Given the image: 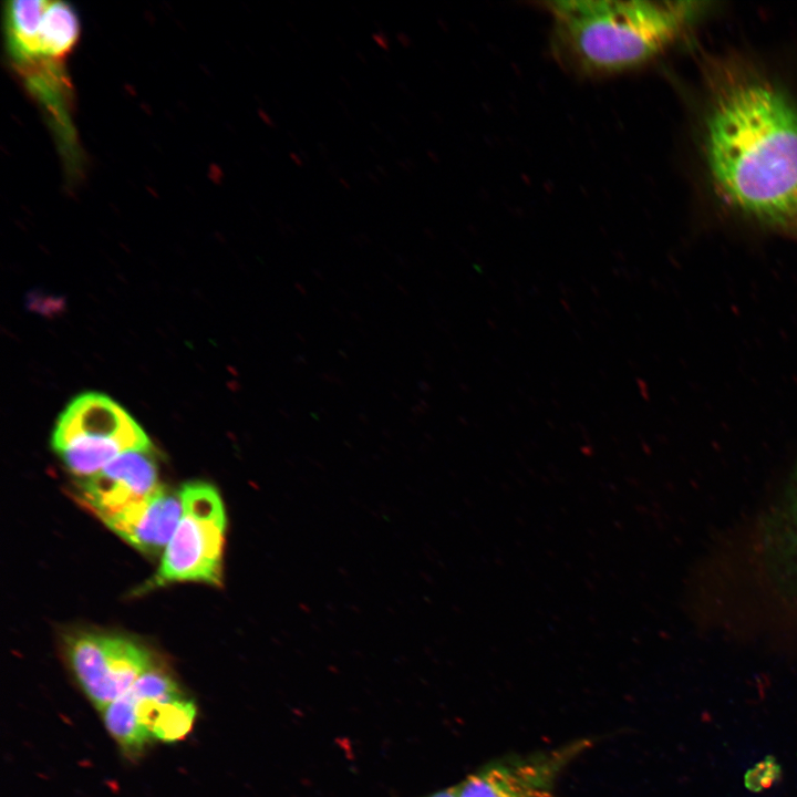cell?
Returning <instances> with one entry per match:
<instances>
[{"instance_id": "obj_1", "label": "cell", "mask_w": 797, "mask_h": 797, "mask_svg": "<svg viewBox=\"0 0 797 797\" xmlns=\"http://www.w3.org/2000/svg\"><path fill=\"white\" fill-rule=\"evenodd\" d=\"M703 148L726 204L762 222H795L797 105L777 84L751 72L718 81L705 112Z\"/></svg>"}, {"instance_id": "obj_2", "label": "cell", "mask_w": 797, "mask_h": 797, "mask_svg": "<svg viewBox=\"0 0 797 797\" xmlns=\"http://www.w3.org/2000/svg\"><path fill=\"white\" fill-rule=\"evenodd\" d=\"M552 17L557 52L578 70L612 74L639 68L662 53L697 11L696 2L558 0Z\"/></svg>"}, {"instance_id": "obj_3", "label": "cell", "mask_w": 797, "mask_h": 797, "mask_svg": "<svg viewBox=\"0 0 797 797\" xmlns=\"http://www.w3.org/2000/svg\"><path fill=\"white\" fill-rule=\"evenodd\" d=\"M53 449L68 469L85 478L130 451H151L152 443L132 415L105 394L85 392L59 416Z\"/></svg>"}, {"instance_id": "obj_4", "label": "cell", "mask_w": 797, "mask_h": 797, "mask_svg": "<svg viewBox=\"0 0 797 797\" xmlns=\"http://www.w3.org/2000/svg\"><path fill=\"white\" fill-rule=\"evenodd\" d=\"M179 491L182 517L163 552L155 584L198 581L220 586L227 529L220 494L205 482L187 483Z\"/></svg>"}, {"instance_id": "obj_5", "label": "cell", "mask_w": 797, "mask_h": 797, "mask_svg": "<svg viewBox=\"0 0 797 797\" xmlns=\"http://www.w3.org/2000/svg\"><path fill=\"white\" fill-rule=\"evenodd\" d=\"M65 654L82 691L100 712L156 665L144 645L101 633L70 636Z\"/></svg>"}, {"instance_id": "obj_6", "label": "cell", "mask_w": 797, "mask_h": 797, "mask_svg": "<svg viewBox=\"0 0 797 797\" xmlns=\"http://www.w3.org/2000/svg\"><path fill=\"white\" fill-rule=\"evenodd\" d=\"M589 738L528 754L490 760L455 785L457 797H559L563 770L591 747Z\"/></svg>"}, {"instance_id": "obj_7", "label": "cell", "mask_w": 797, "mask_h": 797, "mask_svg": "<svg viewBox=\"0 0 797 797\" xmlns=\"http://www.w3.org/2000/svg\"><path fill=\"white\" fill-rule=\"evenodd\" d=\"M183 693L174 676L155 665L101 711L108 734L124 755L133 758L143 753L153 741L152 726L161 706Z\"/></svg>"}, {"instance_id": "obj_8", "label": "cell", "mask_w": 797, "mask_h": 797, "mask_svg": "<svg viewBox=\"0 0 797 797\" xmlns=\"http://www.w3.org/2000/svg\"><path fill=\"white\" fill-rule=\"evenodd\" d=\"M159 486L151 451H130L99 473L80 478L76 497L103 521L146 499Z\"/></svg>"}, {"instance_id": "obj_9", "label": "cell", "mask_w": 797, "mask_h": 797, "mask_svg": "<svg viewBox=\"0 0 797 797\" xmlns=\"http://www.w3.org/2000/svg\"><path fill=\"white\" fill-rule=\"evenodd\" d=\"M28 92L43 107L70 167H81V151L72 122V86L63 60L34 59L11 64Z\"/></svg>"}, {"instance_id": "obj_10", "label": "cell", "mask_w": 797, "mask_h": 797, "mask_svg": "<svg viewBox=\"0 0 797 797\" xmlns=\"http://www.w3.org/2000/svg\"><path fill=\"white\" fill-rule=\"evenodd\" d=\"M182 511L180 491L159 486L146 499L103 522L136 549L155 555L167 547Z\"/></svg>"}, {"instance_id": "obj_11", "label": "cell", "mask_w": 797, "mask_h": 797, "mask_svg": "<svg viewBox=\"0 0 797 797\" xmlns=\"http://www.w3.org/2000/svg\"><path fill=\"white\" fill-rule=\"evenodd\" d=\"M81 35L80 18L64 1L45 0L34 35L25 43L7 49L10 63L34 59L65 60Z\"/></svg>"}, {"instance_id": "obj_12", "label": "cell", "mask_w": 797, "mask_h": 797, "mask_svg": "<svg viewBox=\"0 0 797 797\" xmlns=\"http://www.w3.org/2000/svg\"><path fill=\"white\" fill-rule=\"evenodd\" d=\"M197 714L194 700L185 693L174 696L161 706L152 726L153 741L175 743L192 731Z\"/></svg>"}, {"instance_id": "obj_13", "label": "cell", "mask_w": 797, "mask_h": 797, "mask_svg": "<svg viewBox=\"0 0 797 797\" xmlns=\"http://www.w3.org/2000/svg\"><path fill=\"white\" fill-rule=\"evenodd\" d=\"M372 38L380 48L384 50H387L390 48V40L384 32L373 33Z\"/></svg>"}, {"instance_id": "obj_14", "label": "cell", "mask_w": 797, "mask_h": 797, "mask_svg": "<svg viewBox=\"0 0 797 797\" xmlns=\"http://www.w3.org/2000/svg\"><path fill=\"white\" fill-rule=\"evenodd\" d=\"M426 797H457L455 786L448 787L444 790L436 791Z\"/></svg>"}, {"instance_id": "obj_15", "label": "cell", "mask_w": 797, "mask_h": 797, "mask_svg": "<svg viewBox=\"0 0 797 797\" xmlns=\"http://www.w3.org/2000/svg\"><path fill=\"white\" fill-rule=\"evenodd\" d=\"M397 40L402 43L404 46H408L411 44V39L405 33H398Z\"/></svg>"}, {"instance_id": "obj_16", "label": "cell", "mask_w": 797, "mask_h": 797, "mask_svg": "<svg viewBox=\"0 0 797 797\" xmlns=\"http://www.w3.org/2000/svg\"><path fill=\"white\" fill-rule=\"evenodd\" d=\"M290 157L293 158V162H294L297 165H301V164H302V162L299 161L300 158H299L294 153L290 154Z\"/></svg>"}, {"instance_id": "obj_17", "label": "cell", "mask_w": 797, "mask_h": 797, "mask_svg": "<svg viewBox=\"0 0 797 797\" xmlns=\"http://www.w3.org/2000/svg\"><path fill=\"white\" fill-rule=\"evenodd\" d=\"M795 224L797 225V209H796V215H795Z\"/></svg>"}]
</instances>
